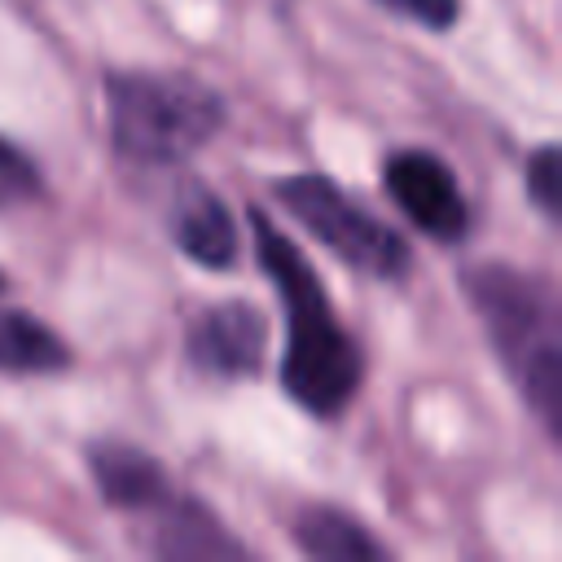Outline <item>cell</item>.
I'll return each instance as SVG.
<instances>
[{
    "instance_id": "1",
    "label": "cell",
    "mask_w": 562,
    "mask_h": 562,
    "mask_svg": "<svg viewBox=\"0 0 562 562\" xmlns=\"http://www.w3.org/2000/svg\"><path fill=\"white\" fill-rule=\"evenodd\" d=\"M255 228V255L263 272L277 285V299L285 307V360H281V386L285 395L307 408L312 417H338L364 378V360L356 338L338 325V312L303 259V250L263 215L250 211Z\"/></svg>"
},
{
    "instance_id": "2",
    "label": "cell",
    "mask_w": 562,
    "mask_h": 562,
    "mask_svg": "<svg viewBox=\"0 0 562 562\" xmlns=\"http://www.w3.org/2000/svg\"><path fill=\"white\" fill-rule=\"evenodd\" d=\"M465 294L518 382L522 400L536 408L540 426L558 435L562 422V329H558V299L553 290L518 272L509 263H479L465 272Z\"/></svg>"
},
{
    "instance_id": "3",
    "label": "cell",
    "mask_w": 562,
    "mask_h": 562,
    "mask_svg": "<svg viewBox=\"0 0 562 562\" xmlns=\"http://www.w3.org/2000/svg\"><path fill=\"white\" fill-rule=\"evenodd\" d=\"M105 101L110 145L136 167H176L224 127L220 92L180 70H114L105 75Z\"/></svg>"
},
{
    "instance_id": "4",
    "label": "cell",
    "mask_w": 562,
    "mask_h": 562,
    "mask_svg": "<svg viewBox=\"0 0 562 562\" xmlns=\"http://www.w3.org/2000/svg\"><path fill=\"white\" fill-rule=\"evenodd\" d=\"M277 202L321 241L329 246L342 263H351L364 277L378 281H400L413 268V250L408 241L382 224L378 215H369L356 198H347L329 176L321 171H299L272 184Z\"/></svg>"
},
{
    "instance_id": "5",
    "label": "cell",
    "mask_w": 562,
    "mask_h": 562,
    "mask_svg": "<svg viewBox=\"0 0 562 562\" xmlns=\"http://www.w3.org/2000/svg\"><path fill=\"white\" fill-rule=\"evenodd\" d=\"M382 189L395 198V206L435 241L457 246L470 228V206L461 198V184L452 167L430 149H395L382 162Z\"/></svg>"
},
{
    "instance_id": "6",
    "label": "cell",
    "mask_w": 562,
    "mask_h": 562,
    "mask_svg": "<svg viewBox=\"0 0 562 562\" xmlns=\"http://www.w3.org/2000/svg\"><path fill=\"white\" fill-rule=\"evenodd\" d=\"M268 351V321L250 303H215L189 329V360L215 378L259 373Z\"/></svg>"
},
{
    "instance_id": "7",
    "label": "cell",
    "mask_w": 562,
    "mask_h": 562,
    "mask_svg": "<svg viewBox=\"0 0 562 562\" xmlns=\"http://www.w3.org/2000/svg\"><path fill=\"white\" fill-rule=\"evenodd\" d=\"M88 470L97 479L101 501H110L114 509H136L140 514V509H158L171 496L162 465L149 452L132 448V443H114V439L92 443L88 448Z\"/></svg>"
},
{
    "instance_id": "8",
    "label": "cell",
    "mask_w": 562,
    "mask_h": 562,
    "mask_svg": "<svg viewBox=\"0 0 562 562\" xmlns=\"http://www.w3.org/2000/svg\"><path fill=\"white\" fill-rule=\"evenodd\" d=\"M171 237L180 255L202 268H228L237 259V224L233 211L211 189H189L171 211Z\"/></svg>"
},
{
    "instance_id": "9",
    "label": "cell",
    "mask_w": 562,
    "mask_h": 562,
    "mask_svg": "<svg viewBox=\"0 0 562 562\" xmlns=\"http://www.w3.org/2000/svg\"><path fill=\"white\" fill-rule=\"evenodd\" d=\"M294 544L321 562H382L386 544H378L351 514L334 505H303L294 518Z\"/></svg>"
},
{
    "instance_id": "10",
    "label": "cell",
    "mask_w": 562,
    "mask_h": 562,
    "mask_svg": "<svg viewBox=\"0 0 562 562\" xmlns=\"http://www.w3.org/2000/svg\"><path fill=\"white\" fill-rule=\"evenodd\" d=\"M158 540H154V549L158 553H167V558H215V553H241V544L237 540H228L224 536V527L202 509V505H193V501H184V496H167L162 505H158Z\"/></svg>"
},
{
    "instance_id": "11",
    "label": "cell",
    "mask_w": 562,
    "mask_h": 562,
    "mask_svg": "<svg viewBox=\"0 0 562 562\" xmlns=\"http://www.w3.org/2000/svg\"><path fill=\"white\" fill-rule=\"evenodd\" d=\"M70 364V347L31 312L0 307V373H57Z\"/></svg>"
},
{
    "instance_id": "12",
    "label": "cell",
    "mask_w": 562,
    "mask_h": 562,
    "mask_svg": "<svg viewBox=\"0 0 562 562\" xmlns=\"http://www.w3.org/2000/svg\"><path fill=\"white\" fill-rule=\"evenodd\" d=\"M558 145L549 140V145H540L531 158H527V193L536 198V206H540V215L544 220H558V211H562V193H558Z\"/></svg>"
},
{
    "instance_id": "13",
    "label": "cell",
    "mask_w": 562,
    "mask_h": 562,
    "mask_svg": "<svg viewBox=\"0 0 562 562\" xmlns=\"http://www.w3.org/2000/svg\"><path fill=\"white\" fill-rule=\"evenodd\" d=\"M378 4L408 22H422L430 31H448L461 18V0H378Z\"/></svg>"
},
{
    "instance_id": "14",
    "label": "cell",
    "mask_w": 562,
    "mask_h": 562,
    "mask_svg": "<svg viewBox=\"0 0 562 562\" xmlns=\"http://www.w3.org/2000/svg\"><path fill=\"white\" fill-rule=\"evenodd\" d=\"M35 167L9 145L0 140V198H18V193H35Z\"/></svg>"
},
{
    "instance_id": "15",
    "label": "cell",
    "mask_w": 562,
    "mask_h": 562,
    "mask_svg": "<svg viewBox=\"0 0 562 562\" xmlns=\"http://www.w3.org/2000/svg\"><path fill=\"white\" fill-rule=\"evenodd\" d=\"M0 294H4V272H0Z\"/></svg>"
}]
</instances>
